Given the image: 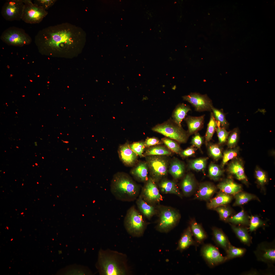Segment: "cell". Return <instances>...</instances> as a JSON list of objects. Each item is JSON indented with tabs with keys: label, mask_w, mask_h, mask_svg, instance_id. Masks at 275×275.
Wrapping results in <instances>:
<instances>
[{
	"label": "cell",
	"mask_w": 275,
	"mask_h": 275,
	"mask_svg": "<svg viewBox=\"0 0 275 275\" xmlns=\"http://www.w3.org/2000/svg\"><path fill=\"white\" fill-rule=\"evenodd\" d=\"M86 34L80 27L64 23L45 28L38 32L35 44L42 51L59 52L83 45Z\"/></svg>",
	"instance_id": "obj_1"
},
{
	"label": "cell",
	"mask_w": 275,
	"mask_h": 275,
	"mask_svg": "<svg viewBox=\"0 0 275 275\" xmlns=\"http://www.w3.org/2000/svg\"><path fill=\"white\" fill-rule=\"evenodd\" d=\"M140 190L139 186L126 174L118 173L114 176L111 191L117 200L125 202L133 201L138 196Z\"/></svg>",
	"instance_id": "obj_2"
},
{
	"label": "cell",
	"mask_w": 275,
	"mask_h": 275,
	"mask_svg": "<svg viewBox=\"0 0 275 275\" xmlns=\"http://www.w3.org/2000/svg\"><path fill=\"white\" fill-rule=\"evenodd\" d=\"M152 130L181 143H186L189 135L182 126L177 124L172 119L157 125L152 128Z\"/></svg>",
	"instance_id": "obj_3"
},
{
	"label": "cell",
	"mask_w": 275,
	"mask_h": 275,
	"mask_svg": "<svg viewBox=\"0 0 275 275\" xmlns=\"http://www.w3.org/2000/svg\"><path fill=\"white\" fill-rule=\"evenodd\" d=\"M124 223L127 231L136 235L142 234L145 227V223L142 215L134 206L131 207L127 211Z\"/></svg>",
	"instance_id": "obj_4"
},
{
	"label": "cell",
	"mask_w": 275,
	"mask_h": 275,
	"mask_svg": "<svg viewBox=\"0 0 275 275\" xmlns=\"http://www.w3.org/2000/svg\"><path fill=\"white\" fill-rule=\"evenodd\" d=\"M157 229L161 232H167L175 227L181 217L179 213L169 207L160 208Z\"/></svg>",
	"instance_id": "obj_5"
},
{
	"label": "cell",
	"mask_w": 275,
	"mask_h": 275,
	"mask_svg": "<svg viewBox=\"0 0 275 275\" xmlns=\"http://www.w3.org/2000/svg\"><path fill=\"white\" fill-rule=\"evenodd\" d=\"M1 39L11 45L22 46L30 44L32 39L23 29L13 26L5 30L2 33Z\"/></svg>",
	"instance_id": "obj_6"
},
{
	"label": "cell",
	"mask_w": 275,
	"mask_h": 275,
	"mask_svg": "<svg viewBox=\"0 0 275 275\" xmlns=\"http://www.w3.org/2000/svg\"><path fill=\"white\" fill-rule=\"evenodd\" d=\"M24 3L21 20L26 23H38L48 14L46 10L31 0H24Z\"/></svg>",
	"instance_id": "obj_7"
},
{
	"label": "cell",
	"mask_w": 275,
	"mask_h": 275,
	"mask_svg": "<svg viewBox=\"0 0 275 275\" xmlns=\"http://www.w3.org/2000/svg\"><path fill=\"white\" fill-rule=\"evenodd\" d=\"M152 178L155 182L160 180L167 174L168 163L164 158L160 156H149L146 162Z\"/></svg>",
	"instance_id": "obj_8"
},
{
	"label": "cell",
	"mask_w": 275,
	"mask_h": 275,
	"mask_svg": "<svg viewBox=\"0 0 275 275\" xmlns=\"http://www.w3.org/2000/svg\"><path fill=\"white\" fill-rule=\"evenodd\" d=\"M24 4V0H7L2 7L3 17L10 21L21 20Z\"/></svg>",
	"instance_id": "obj_9"
},
{
	"label": "cell",
	"mask_w": 275,
	"mask_h": 275,
	"mask_svg": "<svg viewBox=\"0 0 275 275\" xmlns=\"http://www.w3.org/2000/svg\"><path fill=\"white\" fill-rule=\"evenodd\" d=\"M257 259L272 267L275 262L274 242L264 241L258 244L254 252Z\"/></svg>",
	"instance_id": "obj_10"
},
{
	"label": "cell",
	"mask_w": 275,
	"mask_h": 275,
	"mask_svg": "<svg viewBox=\"0 0 275 275\" xmlns=\"http://www.w3.org/2000/svg\"><path fill=\"white\" fill-rule=\"evenodd\" d=\"M183 100L190 103L198 112L212 111V101L207 94L191 93L182 97Z\"/></svg>",
	"instance_id": "obj_11"
},
{
	"label": "cell",
	"mask_w": 275,
	"mask_h": 275,
	"mask_svg": "<svg viewBox=\"0 0 275 275\" xmlns=\"http://www.w3.org/2000/svg\"><path fill=\"white\" fill-rule=\"evenodd\" d=\"M155 182L151 178L148 179L140 196L148 203H157L162 200V197Z\"/></svg>",
	"instance_id": "obj_12"
},
{
	"label": "cell",
	"mask_w": 275,
	"mask_h": 275,
	"mask_svg": "<svg viewBox=\"0 0 275 275\" xmlns=\"http://www.w3.org/2000/svg\"><path fill=\"white\" fill-rule=\"evenodd\" d=\"M201 255L208 265L213 267L225 262V257L223 256L218 249L210 244L204 245L201 250Z\"/></svg>",
	"instance_id": "obj_13"
},
{
	"label": "cell",
	"mask_w": 275,
	"mask_h": 275,
	"mask_svg": "<svg viewBox=\"0 0 275 275\" xmlns=\"http://www.w3.org/2000/svg\"><path fill=\"white\" fill-rule=\"evenodd\" d=\"M118 153L120 159L127 165L132 166L137 161L138 155L131 149L129 144L127 143L119 147Z\"/></svg>",
	"instance_id": "obj_14"
},
{
	"label": "cell",
	"mask_w": 275,
	"mask_h": 275,
	"mask_svg": "<svg viewBox=\"0 0 275 275\" xmlns=\"http://www.w3.org/2000/svg\"><path fill=\"white\" fill-rule=\"evenodd\" d=\"M101 265L104 273L106 275H122L123 270L120 268L116 262L113 259L105 257L101 259Z\"/></svg>",
	"instance_id": "obj_15"
},
{
	"label": "cell",
	"mask_w": 275,
	"mask_h": 275,
	"mask_svg": "<svg viewBox=\"0 0 275 275\" xmlns=\"http://www.w3.org/2000/svg\"><path fill=\"white\" fill-rule=\"evenodd\" d=\"M205 116V115L199 116H189L185 118L189 135L195 134L203 127Z\"/></svg>",
	"instance_id": "obj_16"
},
{
	"label": "cell",
	"mask_w": 275,
	"mask_h": 275,
	"mask_svg": "<svg viewBox=\"0 0 275 275\" xmlns=\"http://www.w3.org/2000/svg\"><path fill=\"white\" fill-rule=\"evenodd\" d=\"M216 190V188L212 184L205 183L201 184L196 193L195 198L207 201L212 197Z\"/></svg>",
	"instance_id": "obj_17"
},
{
	"label": "cell",
	"mask_w": 275,
	"mask_h": 275,
	"mask_svg": "<svg viewBox=\"0 0 275 275\" xmlns=\"http://www.w3.org/2000/svg\"><path fill=\"white\" fill-rule=\"evenodd\" d=\"M217 186L221 191L229 195H235L241 192L242 188L240 185L231 179L225 180L219 183Z\"/></svg>",
	"instance_id": "obj_18"
},
{
	"label": "cell",
	"mask_w": 275,
	"mask_h": 275,
	"mask_svg": "<svg viewBox=\"0 0 275 275\" xmlns=\"http://www.w3.org/2000/svg\"><path fill=\"white\" fill-rule=\"evenodd\" d=\"M232 197L230 195L221 191L207 203V207L209 209H214L217 207L229 203Z\"/></svg>",
	"instance_id": "obj_19"
},
{
	"label": "cell",
	"mask_w": 275,
	"mask_h": 275,
	"mask_svg": "<svg viewBox=\"0 0 275 275\" xmlns=\"http://www.w3.org/2000/svg\"><path fill=\"white\" fill-rule=\"evenodd\" d=\"M228 171L234 175L239 180L245 182L248 180L245 175L243 166L241 161L236 160L232 162L229 165Z\"/></svg>",
	"instance_id": "obj_20"
},
{
	"label": "cell",
	"mask_w": 275,
	"mask_h": 275,
	"mask_svg": "<svg viewBox=\"0 0 275 275\" xmlns=\"http://www.w3.org/2000/svg\"><path fill=\"white\" fill-rule=\"evenodd\" d=\"M191 110L190 107L184 103L178 104L174 110L172 116L173 120L180 126L187 113Z\"/></svg>",
	"instance_id": "obj_21"
},
{
	"label": "cell",
	"mask_w": 275,
	"mask_h": 275,
	"mask_svg": "<svg viewBox=\"0 0 275 275\" xmlns=\"http://www.w3.org/2000/svg\"><path fill=\"white\" fill-rule=\"evenodd\" d=\"M148 168L146 163L140 162L131 171V173L137 180L144 182L148 180Z\"/></svg>",
	"instance_id": "obj_22"
},
{
	"label": "cell",
	"mask_w": 275,
	"mask_h": 275,
	"mask_svg": "<svg viewBox=\"0 0 275 275\" xmlns=\"http://www.w3.org/2000/svg\"><path fill=\"white\" fill-rule=\"evenodd\" d=\"M136 204L139 212L148 219L152 217L156 212L154 207L145 201L140 196L137 199Z\"/></svg>",
	"instance_id": "obj_23"
},
{
	"label": "cell",
	"mask_w": 275,
	"mask_h": 275,
	"mask_svg": "<svg viewBox=\"0 0 275 275\" xmlns=\"http://www.w3.org/2000/svg\"><path fill=\"white\" fill-rule=\"evenodd\" d=\"M212 231L214 241L218 246L226 251L230 243L227 237L221 229L218 228L214 227Z\"/></svg>",
	"instance_id": "obj_24"
},
{
	"label": "cell",
	"mask_w": 275,
	"mask_h": 275,
	"mask_svg": "<svg viewBox=\"0 0 275 275\" xmlns=\"http://www.w3.org/2000/svg\"><path fill=\"white\" fill-rule=\"evenodd\" d=\"M159 187L161 191L164 193L174 194L182 198V195L176 184L174 182L167 180H162Z\"/></svg>",
	"instance_id": "obj_25"
},
{
	"label": "cell",
	"mask_w": 275,
	"mask_h": 275,
	"mask_svg": "<svg viewBox=\"0 0 275 275\" xmlns=\"http://www.w3.org/2000/svg\"><path fill=\"white\" fill-rule=\"evenodd\" d=\"M190 227H188L184 231L179 241L178 246L179 250L183 251L190 245H196Z\"/></svg>",
	"instance_id": "obj_26"
},
{
	"label": "cell",
	"mask_w": 275,
	"mask_h": 275,
	"mask_svg": "<svg viewBox=\"0 0 275 275\" xmlns=\"http://www.w3.org/2000/svg\"><path fill=\"white\" fill-rule=\"evenodd\" d=\"M190 227L197 241L202 243L207 237V235L201 226L195 220H192L190 222Z\"/></svg>",
	"instance_id": "obj_27"
},
{
	"label": "cell",
	"mask_w": 275,
	"mask_h": 275,
	"mask_svg": "<svg viewBox=\"0 0 275 275\" xmlns=\"http://www.w3.org/2000/svg\"><path fill=\"white\" fill-rule=\"evenodd\" d=\"M231 228L237 237L243 243L250 246L251 243V238L247 229L240 226H237L230 224Z\"/></svg>",
	"instance_id": "obj_28"
},
{
	"label": "cell",
	"mask_w": 275,
	"mask_h": 275,
	"mask_svg": "<svg viewBox=\"0 0 275 275\" xmlns=\"http://www.w3.org/2000/svg\"><path fill=\"white\" fill-rule=\"evenodd\" d=\"M169 171L170 173L174 178H179L182 177L184 174V165L178 160H174L172 162L170 165Z\"/></svg>",
	"instance_id": "obj_29"
},
{
	"label": "cell",
	"mask_w": 275,
	"mask_h": 275,
	"mask_svg": "<svg viewBox=\"0 0 275 275\" xmlns=\"http://www.w3.org/2000/svg\"><path fill=\"white\" fill-rule=\"evenodd\" d=\"M183 192L184 195H190L194 191L195 188L194 180L192 176L188 174L183 180L181 184Z\"/></svg>",
	"instance_id": "obj_30"
},
{
	"label": "cell",
	"mask_w": 275,
	"mask_h": 275,
	"mask_svg": "<svg viewBox=\"0 0 275 275\" xmlns=\"http://www.w3.org/2000/svg\"><path fill=\"white\" fill-rule=\"evenodd\" d=\"M210 116L205 135V143L207 145L212 139L218 125V122L215 119L212 112Z\"/></svg>",
	"instance_id": "obj_31"
},
{
	"label": "cell",
	"mask_w": 275,
	"mask_h": 275,
	"mask_svg": "<svg viewBox=\"0 0 275 275\" xmlns=\"http://www.w3.org/2000/svg\"><path fill=\"white\" fill-rule=\"evenodd\" d=\"M249 218L242 209L236 215L229 217L226 221L234 224L248 225L249 223Z\"/></svg>",
	"instance_id": "obj_32"
},
{
	"label": "cell",
	"mask_w": 275,
	"mask_h": 275,
	"mask_svg": "<svg viewBox=\"0 0 275 275\" xmlns=\"http://www.w3.org/2000/svg\"><path fill=\"white\" fill-rule=\"evenodd\" d=\"M246 250L244 248L234 246L230 243L226 251L227 255L225 257V261L235 258L241 256L245 253Z\"/></svg>",
	"instance_id": "obj_33"
},
{
	"label": "cell",
	"mask_w": 275,
	"mask_h": 275,
	"mask_svg": "<svg viewBox=\"0 0 275 275\" xmlns=\"http://www.w3.org/2000/svg\"><path fill=\"white\" fill-rule=\"evenodd\" d=\"M171 154L169 150L164 147L157 146L150 147L147 149L144 155L147 156L170 155Z\"/></svg>",
	"instance_id": "obj_34"
},
{
	"label": "cell",
	"mask_w": 275,
	"mask_h": 275,
	"mask_svg": "<svg viewBox=\"0 0 275 275\" xmlns=\"http://www.w3.org/2000/svg\"><path fill=\"white\" fill-rule=\"evenodd\" d=\"M235 195V201L233 204L235 206L243 204L251 200L256 198V196L254 195L240 192Z\"/></svg>",
	"instance_id": "obj_35"
},
{
	"label": "cell",
	"mask_w": 275,
	"mask_h": 275,
	"mask_svg": "<svg viewBox=\"0 0 275 275\" xmlns=\"http://www.w3.org/2000/svg\"><path fill=\"white\" fill-rule=\"evenodd\" d=\"M212 111L215 119L219 123L221 127L226 129L228 126L229 124L222 110L218 109L213 106L212 108Z\"/></svg>",
	"instance_id": "obj_36"
},
{
	"label": "cell",
	"mask_w": 275,
	"mask_h": 275,
	"mask_svg": "<svg viewBox=\"0 0 275 275\" xmlns=\"http://www.w3.org/2000/svg\"><path fill=\"white\" fill-rule=\"evenodd\" d=\"M209 173L210 177L214 180H218L223 173V171L218 166L213 163H211L209 168Z\"/></svg>",
	"instance_id": "obj_37"
},
{
	"label": "cell",
	"mask_w": 275,
	"mask_h": 275,
	"mask_svg": "<svg viewBox=\"0 0 275 275\" xmlns=\"http://www.w3.org/2000/svg\"><path fill=\"white\" fill-rule=\"evenodd\" d=\"M207 158H200L191 161L190 164V167L192 169L197 171H201L205 168Z\"/></svg>",
	"instance_id": "obj_38"
},
{
	"label": "cell",
	"mask_w": 275,
	"mask_h": 275,
	"mask_svg": "<svg viewBox=\"0 0 275 275\" xmlns=\"http://www.w3.org/2000/svg\"><path fill=\"white\" fill-rule=\"evenodd\" d=\"M162 141L171 150L176 154L180 152L181 148L178 143L172 139L167 137L162 138Z\"/></svg>",
	"instance_id": "obj_39"
},
{
	"label": "cell",
	"mask_w": 275,
	"mask_h": 275,
	"mask_svg": "<svg viewBox=\"0 0 275 275\" xmlns=\"http://www.w3.org/2000/svg\"><path fill=\"white\" fill-rule=\"evenodd\" d=\"M216 131L219 143L221 144L225 143L228 139L230 132L227 131L225 128L221 127L218 122Z\"/></svg>",
	"instance_id": "obj_40"
},
{
	"label": "cell",
	"mask_w": 275,
	"mask_h": 275,
	"mask_svg": "<svg viewBox=\"0 0 275 275\" xmlns=\"http://www.w3.org/2000/svg\"><path fill=\"white\" fill-rule=\"evenodd\" d=\"M250 219L249 230L252 232L258 228L264 225V223L258 217L251 215L249 217Z\"/></svg>",
	"instance_id": "obj_41"
},
{
	"label": "cell",
	"mask_w": 275,
	"mask_h": 275,
	"mask_svg": "<svg viewBox=\"0 0 275 275\" xmlns=\"http://www.w3.org/2000/svg\"><path fill=\"white\" fill-rule=\"evenodd\" d=\"M129 146L131 149L137 155L141 157L144 156L143 154L145 147L144 142L143 141L134 142L129 145Z\"/></svg>",
	"instance_id": "obj_42"
},
{
	"label": "cell",
	"mask_w": 275,
	"mask_h": 275,
	"mask_svg": "<svg viewBox=\"0 0 275 275\" xmlns=\"http://www.w3.org/2000/svg\"><path fill=\"white\" fill-rule=\"evenodd\" d=\"M214 209L218 213L220 219L226 221L232 213L229 208L225 207H219Z\"/></svg>",
	"instance_id": "obj_43"
},
{
	"label": "cell",
	"mask_w": 275,
	"mask_h": 275,
	"mask_svg": "<svg viewBox=\"0 0 275 275\" xmlns=\"http://www.w3.org/2000/svg\"><path fill=\"white\" fill-rule=\"evenodd\" d=\"M238 150L236 149H231L225 151L224 153L222 166L223 167L229 160L236 157Z\"/></svg>",
	"instance_id": "obj_44"
},
{
	"label": "cell",
	"mask_w": 275,
	"mask_h": 275,
	"mask_svg": "<svg viewBox=\"0 0 275 275\" xmlns=\"http://www.w3.org/2000/svg\"><path fill=\"white\" fill-rule=\"evenodd\" d=\"M209 150L211 155L216 160L219 159L222 156L221 150L217 144H212L210 145Z\"/></svg>",
	"instance_id": "obj_45"
},
{
	"label": "cell",
	"mask_w": 275,
	"mask_h": 275,
	"mask_svg": "<svg viewBox=\"0 0 275 275\" xmlns=\"http://www.w3.org/2000/svg\"><path fill=\"white\" fill-rule=\"evenodd\" d=\"M238 130L235 129L228 136L227 140V145L228 147L232 148L236 145L238 139Z\"/></svg>",
	"instance_id": "obj_46"
},
{
	"label": "cell",
	"mask_w": 275,
	"mask_h": 275,
	"mask_svg": "<svg viewBox=\"0 0 275 275\" xmlns=\"http://www.w3.org/2000/svg\"><path fill=\"white\" fill-rule=\"evenodd\" d=\"M56 1V0H35L34 3L46 10L53 6Z\"/></svg>",
	"instance_id": "obj_47"
},
{
	"label": "cell",
	"mask_w": 275,
	"mask_h": 275,
	"mask_svg": "<svg viewBox=\"0 0 275 275\" xmlns=\"http://www.w3.org/2000/svg\"><path fill=\"white\" fill-rule=\"evenodd\" d=\"M256 177L258 182L261 185H263L267 182V178L265 173L260 169L255 171Z\"/></svg>",
	"instance_id": "obj_48"
},
{
	"label": "cell",
	"mask_w": 275,
	"mask_h": 275,
	"mask_svg": "<svg viewBox=\"0 0 275 275\" xmlns=\"http://www.w3.org/2000/svg\"><path fill=\"white\" fill-rule=\"evenodd\" d=\"M203 139L199 133H196L193 137L191 143L194 146L199 148L202 144Z\"/></svg>",
	"instance_id": "obj_49"
},
{
	"label": "cell",
	"mask_w": 275,
	"mask_h": 275,
	"mask_svg": "<svg viewBox=\"0 0 275 275\" xmlns=\"http://www.w3.org/2000/svg\"><path fill=\"white\" fill-rule=\"evenodd\" d=\"M145 147H149L150 146L161 144L163 143L158 139L155 137L147 138L144 142Z\"/></svg>",
	"instance_id": "obj_50"
},
{
	"label": "cell",
	"mask_w": 275,
	"mask_h": 275,
	"mask_svg": "<svg viewBox=\"0 0 275 275\" xmlns=\"http://www.w3.org/2000/svg\"><path fill=\"white\" fill-rule=\"evenodd\" d=\"M75 268L76 267L74 268H71H71H69L67 269V270H65L64 271L65 272V274H85V270H83L84 268L82 267H79V268L77 267L76 268Z\"/></svg>",
	"instance_id": "obj_51"
},
{
	"label": "cell",
	"mask_w": 275,
	"mask_h": 275,
	"mask_svg": "<svg viewBox=\"0 0 275 275\" xmlns=\"http://www.w3.org/2000/svg\"><path fill=\"white\" fill-rule=\"evenodd\" d=\"M181 154L184 157H187L194 154L195 153V150L192 147H189L181 152Z\"/></svg>",
	"instance_id": "obj_52"
},
{
	"label": "cell",
	"mask_w": 275,
	"mask_h": 275,
	"mask_svg": "<svg viewBox=\"0 0 275 275\" xmlns=\"http://www.w3.org/2000/svg\"><path fill=\"white\" fill-rule=\"evenodd\" d=\"M257 271L254 270H252L249 271L248 272H246V273H245V274H259Z\"/></svg>",
	"instance_id": "obj_53"
},
{
	"label": "cell",
	"mask_w": 275,
	"mask_h": 275,
	"mask_svg": "<svg viewBox=\"0 0 275 275\" xmlns=\"http://www.w3.org/2000/svg\"><path fill=\"white\" fill-rule=\"evenodd\" d=\"M35 145L36 146H37V142H34Z\"/></svg>",
	"instance_id": "obj_54"
},
{
	"label": "cell",
	"mask_w": 275,
	"mask_h": 275,
	"mask_svg": "<svg viewBox=\"0 0 275 275\" xmlns=\"http://www.w3.org/2000/svg\"><path fill=\"white\" fill-rule=\"evenodd\" d=\"M35 164L36 166H38V164L37 163H35Z\"/></svg>",
	"instance_id": "obj_55"
},
{
	"label": "cell",
	"mask_w": 275,
	"mask_h": 275,
	"mask_svg": "<svg viewBox=\"0 0 275 275\" xmlns=\"http://www.w3.org/2000/svg\"><path fill=\"white\" fill-rule=\"evenodd\" d=\"M16 148H19V147L18 146H16Z\"/></svg>",
	"instance_id": "obj_56"
},
{
	"label": "cell",
	"mask_w": 275,
	"mask_h": 275,
	"mask_svg": "<svg viewBox=\"0 0 275 275\" xmlns=\"http://www.w3.org/2000/svg\"><path fill=\"white\" fill-rule=\"evenodd\" d=\"M42 158H43V159H44V158L43 157H42Z\"/></svg>",
	"instance_id": "obj_57"
},
{
	"label": "cell",
	"mask_w": 275,
	"mask_h": 275,
	"mask_svg": "<svg viewBox=\"0 0 275 275\" xmlns=\"http://www.w3.org/2000/svg\"><path fill=\"white\" fill-rule=\"evenodd\" d=\"M3 173H5V172H4Z\"/></svg>",
	"instance_id": "obj_58"
},
{
	"label": "cell",
	"mask_w": 275,
	"mask_h": 275,
	"mask_svg": "<svg viewBox=\"0 0 275 275\" xmlns=\"http://www.w3.org/2000/svg\"><path fill=\"white\" fill-rule=\"evenodd\" d=\"M37 184H38V182H37Z\"/></svg>",
	"instance_id": "obj_59"
},
{
	"label": "cell",
	"mask_w": 275,
	"mask_h": 275,
	"mask_svg": "<svg viewBox=\"0 0 275 275\" xmlns=\"http://www.w3.org/2000/svg\"><path fill=\"white\" fill-rule=\"evenodd\" d=\"M32 166H33V167H34V165H32Z\"/></svg>",
	"instance_id": "obj_60"
},
{
	"label": "cell",
	"mask_w": 275,
	"mask_h": 275,
	"mask_svg": "<svg viewBox=\"0 0 275 275\" xmlns=\"http://www.w3.org/2000/svg\"><path fill=\"white\" fill-rule=\"evenodd\" d=\"M23 183L22 184V186H23Z\"/></svg>",
	"instance_id": "obj_61"
},
{
	"label": "cell",
	"mask_w": 275,
	"mask_h": 275,
	"mask_svg": "<svg viewBox=\"0 0 275 275\" xmlns=\"http://www.w3.org/2000/svg\"><path fill=\"white\" fill-rule=\"evenodd\" d=\"M35 156H37V155H35Z\"/></svg>",
	"instance_id": "obj_62"
},
{
	"label": "cell",
	"mask_w": 275,
	"mask_h": 275,
	"mask_svg": "<svg viewBox=\"0 0 275 275\" xmlns=\"http://www.w3.org/2000/svg\"><path fill=\"white\" fill-rule=\"evenodd\" d=\"M5 152H6V151H5Z\"/></svg>",
	"instance_id": "obj_63"
}]
</instances>
